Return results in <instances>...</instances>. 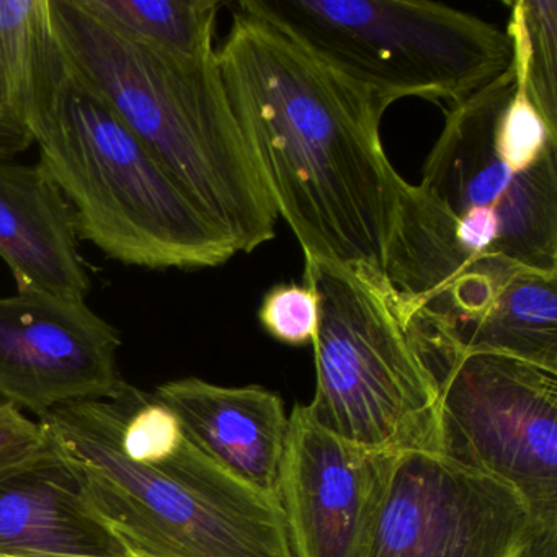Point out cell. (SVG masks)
Returning <instances> with one entry per match:
<instances>
[{"mask_svg": "<svg viewBox=\"0 0 557 557\" xmlns=\"http://www.w3.org/2000/svg\"><path fill=\"white\" fill-rule=\"evenodd\" d=\"M218 67L276 214L305 257L384 280L404 178L381 145L373 94L236 12Z\"/></svg>", "mask_w": 557, "mask_h": 557, "instance_id": "cell-1", "label": "cell"}, {"mask_svg": "<svg viewBox=\"0 0 557 557\" xmlns=\"http://www.w3.org/2000/svg\"><path fill=\"white\" fill-rule=\"evenodd\" d=\"M132 557H293L278 500L201 453L154 394L38 417Z\"/></svg>", "mask_w": 557, "mask_h": 557, "instance_id": "cell-2", "label": "cell"}, {"mask_svg": "<svg viewBox=\"0 0 557 557\" xmlns=\"http://www.w3.org/2000/svg\"><path fill=\"white\" fill-rule=\"evenodd\" d=\"M28 126L40 162L107 259L146 270H201L236 256L158 156L64 53L48 0L35 34Z\"/></svg>", "mask_w": 557, "mask_h": 557, "instance_id": "cell-3", "label": "cell"}, {"mask_svg": "<svg viewBox=\"0 0 557 557\" xmlns=\"http://www.w3.org/2000/svg\"><path fill=\"white\" fill-rule=\"evenodd\" d=\"M48 14L71 63L236 252L270 243L278 214L231 110L216 54L198 63L165 57L107 30L74 0H48Z\"/></svg>", "mask_w": 557, "mask_h": 557, "instance_id": "cell-4", "label": "cell"}, {"mask_svg": "<svg viewBox=\"0 0 557 557\" xmlns=\"http://www.w3.org/2000/svg\"><path fill=\"white\" fill-rule=\"evenodd\" d=\"M239 12L370 90L386 110L410 97L456 106L513 60L504 30L436 2L243 0Z\"/></svg>", "mask_w": 557, "mask_h": 557, "instance_id": "cell-5", "label": "cell"}, {"mask_svg": "<svg viewBox=\"0 0 557 557\" xmlns=\"http://www.w3.org/2000/svg\"><path fill=\"white\" fill-rule=\"evenodd\" d=\"M318 301L315 391L322 429L371 451H436V391L386 282L305 257Z\"/></svg>", "mask_w": 557, "mask_h": 557, "instance_id": "cell-6", "label": "cell"}, {"mask_svg": "<svg viewBox=\"0 0 557 557\" xmlns=\"http://www.w3.org/2000/svg\"><path fill=\"white\" fill-rule=\"evenodd\" d=\"M384 280L404 324L459 350L507 355L557 371V273L469 257L409 182Z\"/></svg>", "mask_w": 557, "mask_h": 557, "instance_id": "cell-7", "label": "cell"}, {"mask_svg": "<svg viewBox=\"0 0 557 557\" xmlns=\"http://www.w3.org/2000/svg\"><path fill=\"white\" fill-rule=\"evenodd\" d=\"M406 329L435 383V455L508 485L537 530L557 528V371Z\"/></svg>", "mask_w": 557, "mask_h": 557, "instance_id": "cell-8", "label": "cell"}, {"mask_svg": "<svg viewBox=\"0 0 557 557\" xmlns=\"http://www.w3.org/2000/svg\"><path fill=\"white\" fill-rule=\"evenodd\" d=\"M517 89L513 66L445 110V126L417 185L471 257L557 273V148L530 171H511L495 129Z\"/></svg>", "mask_w": 557, "mask_h": 557, "instance_id": "cell-9", "label": "cell"}, {"mask_svg": "<svg viewBox=\"0 0 557 557\" xmlns=\"http://www.w3.org/2000/svg\"><path fill=\"white\" fill-rule=\"evenodd\" d=\"M537 531L508 485L409 451L394 459L364 557H521Z\"/></svg>", "mask_w": 557, "mask_h": 557, "instance_id": "cell-10", "label": "cell"}, {"mask_svg": "<svg viewBox=\"0 0 557 557\" xmlns=\"http://www.w3.org/2000/svg\"><path fill=\"white\" fill-rule=\"evenodd\" d=\"M122 334L86 301L0 298V399L41 417L58 407L120 399Z\"/></svg>", "mask_w": 557, "mask_h": 557, "instance_id": "cell-11", "label": "cell"}, {"mask_svg": "<svg viewBox=\"0 0 557 557\" xmlns=\"http://www.w3.org/2000/svg\"><path fill=\"white\" fill-rule=\"evenodd\" d=\"M396 456L345 442L295 406L276 487L293 557H364Z\"/></svg>", "mask_w": 557, "mask_h": 557, "instance_id": "cell-12", "label": "cell"}, {"mask_svg": "<svg viewBox=\"0 0 557 557\" xmlns=\"http://www.w3.org/2000/svg\"><path fill=\"white\" fill-rule=\"evenodd\" d=\"M0 557L132 554L47 440L37 455L0 475Z\"/></svg>", "mask_w": 557, "mask_h": 557, "instance_id": "cell-13", "label": "cell"}, {"mask_svg": "<svg viewBox=\"0 0 557 557\" xmlns=\"http://www.w3.org/2000/svg\"><path fill=\"white\" fill-rule=\"evenodd\" d=\"M152 394L177 416L185 435L208 458L276 497L289 423L278 394L256 384L218 386L200 377L169 381Z\"/></svg>", "mask_w": 557, "mask_h": 557, "instance_id": "cell-14", "label": "cell"}, {"mask_svg": "<svg viewBox=\"0 0 557 557\" xmlns=\"http://www.w3.org/2000/svg\"><path fill=\"white\" fill-rule=\"evenodd\" d=\"M0 259L18 295L86 301L92 289L73 208L41 162L0 161Z\"/></svg>", "mask_w": 557, "mask_h": 557, "instance_id": "cell-15", "label": "cell"}, {"mask_svg": "<svg viewBox=\"0 0 557 557\" xmlns=\"http://www.w3.org/2000/svg\"><path fill=\"white\" fill-rule=\"evenodd\" d=\"M100 25L178 61L210 60L220 2L214 0H74Z\"/></svg>", "mask_w": 557, "mask_h": 557, "instance_id": "cell-16", "label": "cell"}, {"mask_svg": "<svg viewBox=\"0 0 557 557\" xmlns=\"http://www.w3.org/2000/svg\"><path fill=\"white\" fill-rule=\"evenodd\" d=\"M47 0H0V161L34 143L28 126L35 34Z\"/></svg>", "mask_w": 557, "mask_h": 557, "instance_id": "cell-17", "label": "cell"}, {"mask_svg": "<svg viewBox=\"0 0 557 557\" xmlns=\"http://www.w3.org/2000/svg\"><path fill=\"white\" fill-rule=\"evenodd\" d=\"M507 30L515 77L557 136V0L511 2Z\"/></svg>", "mask_w": 557, "mask_h": 557, "instance_id": "cell-18", "label": "cell"}, {"mask_svg": "<svg viewBox=\"0 0 557 557\" xmlns=\"http://www.w3.org/2000/svg\"><path fill=\"white\" fill-rule=\"evenodd\" d=\"M495 146L505 164L517 172L530 171L550 149L557 148V136L550 133L518 84L498 119Z\"/></svg>", "mask_w": 557, "mask_h": 557, "instance_id": "cell-19", "label": "cell"}, {"mask_svg": "<svg viewBox=\"0 0 557 557\" xmlns=\"http://www.w3.org/2000/svg\"><path fill=\"white\" fill-rule=\"evenodd\" d=\"M259 321L283 344H309L318 324V301L306 285H276L267 293L259 309Z\"/></svg>", "mask_w": 557, "mask_h": 557, "instance_id": "cell-20", "label": "cell"}, {"mask_svg": "<svg viewBox=\"0 0 557 557\" xmlns=\"http://www.w3.org/2000/svg\"><path fill=\"white\" fill-rule=\"evenodd\" d=\"M45 445L47 436L40 423L0 400V475L37 455Z\"/></svg>", "mask_w": 557, "mask_h": 557, "instance_id": "cell-21", "label": "cell"}, {"mask_svg": "<svg viewBox=\"0 0 557 557\" xmlns=\"http://www.w3.org/2000/svg\"><path fill=\"white\" fill-rule=\"evenodd\" d=\"M521 557H557V528L537 531Z\"/></svg>", "mask_w": 557, "mask_h": 557, "instance_id": "cell-22", "label": "cell"}]
</instances>
